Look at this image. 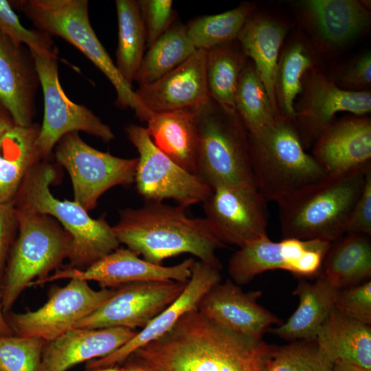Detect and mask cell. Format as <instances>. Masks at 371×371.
I'll use <instances>...</instances> for the list:
<instances>
[{
	"label": "cell",
	"mask_w": 371,
	"mask_h": 371,
	"mask_svg": "<svg viewBox=\"0 0 371 371\" xmlns=\"http://www.w3.org/2000/svg\"><path fill=\"white\" fill-rule=\"evenodd\" d=\"M370 236L346 233L332 243L323 262L324 276L339 290L360 284L371 278Z\"/></svg>",
	"instance_id": "30"
},
{
	"label": "cell",
	"mask_w": 371,
	"mask_h": 371,
	"mask_svg": "<svg viewBox=\"0 0 371 371\" xmlns=\"http://www.w3.org/2000/svg\"><path fill=\"white\" fill-rule=\"evenodd\" d=\"M334 306L353 319L371 325V280L337 291Z\"/></svg>",
	"instance_id": "40"
},
{
	"label": "cell",
	"mask_w": 371,
	"mask_h": 371,
	"mask_svg": "<svg viewBox=\"0 0 371 371\" xmlns=\"http://www.w3.org/2000/svg\"><path fill=\"white\" fill-rule=\"evenodd\" d=\"M56 146L55 158L70 176L74 200L87 211L94 209L98 199L111 188L134 182L137 158L98 150L84 142L78 131L65 134Z\"/></svg>",
	"instance_id": "9"
},
{
	"label": "cell",
	"mask_w": 371,
	"mask_h": 371,
	"mask_svg": "<svg viewBox=\"0 0 371 371\" xmlns=\"http://www.w3.org/2000/svg\"><path fill=\"white\" fill-rule=\"evenodd\" d=\"M137 330L123 327L73 328L46 343L41 371H67L82 362L106 356L133 338Z\"/></svg>",
	"instance_id": "24"
},
{
	"label": "cell",
	"mask_w": 371,
	"mask_h": 371,
	"mask_svg": "<svg viewBox=\"0 0 371 371\" xmlns=\"http://www.w3.org/2000/svg\"><path fill=\"white\" fill-rule=\"evenodd\" d=\"M248 140L256 188L267 201L278 203L326 175L291 120L280 115Z\"/></svg>",
	"instance_id": "6"
},
{
	"label": "cell",
	"mask_w": 371,
	"mask_h": 371,
	"mask_svg": "<svg viewBox=\"0 0 371 371\" xmlns=\"http://www.w3.org/2000/svg\"><path fill=\"white\" fill-rule=\"evenodd\" d=\"M332 371H371L363 368L341 362L333 363Z\"/></svg>",
	"instance_id": "47"
},
{
	"label": "cell",
	"mask_w": 371,
	"mask_h": 371,
	"mask_svg": "<svg viewBox=\"0 0 371 371\" xmlns=\"http://www.w3.org/2000/svg\"><path fill=\"white\" fill-rule=\"evenodd\" d=\"M341 111L366 115L371 111V92L342 89L319 69L309 70L302 80V92L294 104L293 122L305 149L311 148L319 135Z\"/></svg>",
	"instance_id": "15"
},
{
	"label": "cell",
	"mask_w": 371,
	"mask_h": 371,
	"mask_svg": "<svg viewBox=\"0 0 371 371\" xmlns=\"http://www.w3.org/2000/svg\"><path fill=\"white\" fill-rule=\"evenodd\" d=\"M196 50L186 25L174 20L166 32L148 47L135 81L139 87L155 82L185 62Z\"/></svg>",
	"instance_id": "32"
},
{
	"label": "cell",
	"mask_w": 371,
	"mask_h": 371,
	"mask_svg": "<svg viewBox=\"0 0 371 371\" xmlns=\"http://www.w3.org/2000/svg\"><path fill=\"white\" fill-rule=\"evenodd\" d=\"M313 46L302 37H295L280 52L276 67L274 93L280 115L294 120V104L302 92L304 75L315 67Z\"/></svg>",
	"instance_id": "31"
},
{
	"label": "cell",
	"mask_w": 371,
	"mask_h": 371,
	"mask_svg": "<svg viewBox=\"0 0 371 371\" xmlns=\"http://www.w3.org/2000/svg\"><path fill=\"white\" fill-rule=\"evenodd\" d=\"M207 51L196 49L185 62L155 82L135 91L150 113L193 109L210 97L206 80Z\"/></svg>",
	"instance_id": "21"
},
{
	"label": "cell",
	"mask_w": 371,
	"mask_h": 371,
	"mask_svg": "<svg viewBox=\"0 0 371 371\" xmlns=\"http://www.w3.org/2000/svg\"><path fill=\"white\" fill-rule=\"evenodd\" d=\"M312 156L326 175L371 166V120L367 115L334 120L312 146Z\"/></svg>",
	"instance_id": "20"
},
{
	"label": "cell",
	"mask_w": 371,
	"mask_h": 371,
	"mask_svg": "<svg viewBox=\"0 0 371 371\" xmlns=\"http://www.w3.org/2000/svg\"><path fill=\"white\" fill-rule=\"evenodd\" d=\"M191 109L197 137L194 175L212 189L256 187L248 132L236 111L222 106L211 98Z\"/></svg>",
	"instance_id": "5"
},
{
	"label": "cell",
	"mask_w": 371,
	"mask_h": 371,
	"mask_svg": "<svg viewBox=\"0 0 371 371\" xmlns=\"http://www.w3.org/2000/svg\"><path fill=\"white\" fill-rule=\"evenodd\" d=\"M18 235L8 258L1 286L3 314L24 289L47 277L69 259L72 237L52 216L16 208Z\"/></svg>",
	"instance_id": "7"
},
{
	"label": "cell",
	"mask_w": 371,
	"mask_h": 371,
	"mask_svg": "<svg viewBox=\"0 0 371 371\" xmlns=\"http://www.w3.org/2000/svg\"><path fill=\"white\" fill-rule=\"evenodd\" d=\"M44 98V117L36 144L46 159L60 138L72 131H82L104 142L115 138L111 128L91 110L69 99L59 81L58 56L32 52Z\"/></svg>",
	"instance_id": "12"
},
{
	"label": "cell",
	"mask_w": 371,
	"mask_h": 371,
	"mask_svg": "<svg viewBox=\"0 0 371 371\" xmlns=\"http://www.w3.org/2000/svg\"><path fill=\"white\" fill-rule=\"evenodd\" d=\"M0 32L12 41L26 46L34 54L58 56L51 36L38 30L25 28L10 1L6 0H0Z\"/></svg>",
	"instance_id": "39"
},
{
	"label": "cell",
	"mask_w": 371,
	"mask_h": 371,
	"mask_svg": "<svg viewBox=\"0 0 371 371\" xmlns=\"http://www.w3.org/2000/svg\"><path fill=\"white\" fill-rule=\"evenodd\" d=\"M370 168L326 175L278 203L283 237L333 243L344 236Z\"/></svg>",
	"instance_id": "3"
},
{
	"label": "cell",
	"mask_w": 371,
	"mask_h": 371,
	"mask_svg": "<svg viewBox=\"0 0 371 371\" xmlns=\"http://www.w3.org/2000/svg\"><path fill=\"white\" fill-rule=\"evenodd\" d=\"M39 85L31 50L0 32V102L10 112L16 125L29 126L33 124Z\"/></svg>",
	"instance_id": "22"
},
{
	"label": "cell",
	"mask_w": 371,
	"mask_h": 371,
	"mask_svg": "<svg viewBox=\"0 0 371 371\" xmlns=\"http://www.w3.org/2000/svg\"><path fill=\"white\" fill-rule=\"evenodd\" d=\"M15 125V122L10 112L0 102V141Z\"/></svg>",
	"instance_id": "45"
},
{
	"label": "cell",
	"mask_w": 371,
	"mask_h": 371,
	"mask_svg": "<svg viewBox=\"0 0 371 371\" xmlns=\"http://www.w3.org/2000/svg\"><path fill=\"white\" fill-rule=\"evenodd\" d=\"M288 32L286 23L265 14L249 16L237 41L247 58L254 63L276 113L274 81L281 48Z\"/></svg>",
	"instance_id": "25"
},
{
	"label": "cell",
	"mask_w": 371,
	"mask_h": 371,
	"mask_svg": "<svg viewBox=\"0 0 371 371\" xmlns=\"http://www.w3.org/2000/svg\"><path fill=\"white\" fill-rule=\"evenodd\" d=\"M121 371H146V370L139 366L128 362L126 363V366L124 368H121Z\"/></svg>",
	"instance_id": "48"
},
{
	"label": "cell",
	"mask_w": 371,
	"mask_h": 371,
	"mask_svg": "<svg viewBox=\"0 0 371 371\" xmlns=\"http://www.w3.org/2000/svg\"><path fill=\"white\" fill-rule=\"evenodd\" d=\"M12 331L8 324L2 309L1 291L0 289V336L11 335Z\"/></svg>",
	"instance_id": "46"
},
{
	"label": "cell",
	"mask_w": 371,
	"mask_h": 371,
	"mask_svg": "<svg viewBox=\"0 0 371 371\" xmlns=\"http://www.w3.org/2000/svg\"><path fill=\"white\" fill-rule=\"evenodd\" d=\"M346 233L371 235V168L366 173L363 188L347 223Z\"/></svg>",
	"instance_id": "44"
},
{
	"label": "cell",
	"mask_w": 371,
	"mask_h": 371,
	"mask_svg": "<svg viewBox=\"0 0 371 371\" xmlns=\"http://www.w3.org/2000/svg\"><path fill=\"white\" fill-rule=\"evenodd\" d=\"M329 79L346 91H368L371 85L370 52L368 51L339 67Z\"/></svg>",
	"instance_id": "42"
},
{
	"label": "cell",
	"mask_w": 371,
	"mask_h": 371,
	"mask_svg": "<svg viewBox=\"0 0 371 371\" xmlns=\"http://www.w3.org/2000/svg\"><path fill=\"white\" fill-rule=\"evenodd\" d=\"M138 3L148 48L166 32L175 20L173 2L171 0H139Z\"/></svg>",
	"instance_id": "41"
},
{
	"label": "cell",
	"mask_w": 371,
	"mask_h": 371,
	"mask_svg": "<svg viewBox=\"0 0 371 371\" xmlns=\"http://www.w3.org/2000/svg\"><path fill=\"white\" fill-rule=\"evenodd\" d=\"M88 371H121V369L119 368L117 366H115L98 368V369L88 370Z\"/></svg>",
	"instance_id": "49"
},
{
	"label": "cell",
	"mask_w": 371,
	"mask_h": 371,
	"mask_svg": "<svg viewBox=\"0 0 371 371\" xmlns=\"http://www.w3.org/2000/svg\"><path fill=\"white\" fill-rule=\"evenodd\" d=\"M269 346L218 326L196 308L125 361L146 371H267Z\"/></svg>",
	"instance_id": "1"
},
{
	"label": "cell",
	"mask_w": 371,
	"mask_h": 371,
	"mask_svg": "<svg viewBox=\"0 0 371 371\" xmlns=\"http://www.w3.org/2000/svg\"><path fill=\"white\" fill-rule=\"evenodd\" d=\"M56 178L54 166L42 160L27 175L14 205L54 218L72 237L69 267L85 269L119 248L120 243L104 217L93 218L74 200H60L52 194L49 187Z\"/></svg>",
	"instance_id": "4"
},
{
	"label": "cell",
	"mask_w": 371,
	"mask_h": 371,
	"mask_svg": "<svg viewBox=\"0 0 371 371\" xmlns=\"http://www.w3.org/2000/svg\"><path fill=\"white\" fill-rule=\"evenodd\" d=\"M247 59L237 39L207 51L206 80L210 97L222 106L236 110L238 78Z\"/></svg>",
	"instance_id": "34"
},
{
	"label": "cell",
	"mask_w": 371,
	"mask_h": 371,
	"mask_svg": "<svg viewBox=\"0 0 371 371\" xmlns=\"http://www.w3.org/2000/svg\"><path fill=\"white\" fill-rule=\"evenodd\" d=\"M187 283L168 280L121 285L115 289L112 296L74 328H143L181 294Z\"/></svg>",
	"instance_id": "14"
},
{
	"label": "cell",
	"mask_w": 371,
	"mask_h": 371,
	"mask_svg": "<svg viewBox=\"0 0 371 371\" xmlns=\"http://www.w3.org/2000/svg\"><path fill=\"white\" fill-rule=\"evenodd\" d=\"M221 270L199 260H195L191 277L181 294L122 346L106 356L88 361L87 370L118 366L136 350L164 335L185 313L196 309L207 291L221 282Z\"/></svg>",
	"instance_id": "19"
},
{
	"label": "cell",
	"mask_w": 371,
	"mask_h": 371,
	"mask_svg": "<svg viewBox=\"0 0 371 371\" xmlns=\"http://www.w3.org/2000/svg\"><path fill=\"white\" fill-rule=\"evenodd\" d=\"M186 208L145 202L141 207L120 210L113 229L120 244L150 262L161 265L167 258L190 254L222 269L216 251L225 245L214 234L205 218L190 217Z\"/></svg>",
	"instance_id": "2"
},
{
	"label": "cell",
	"mask_w": 371,
	"mask_h": 371,
	"mask_svg": "<svg viewBox=\"0 0 371 371\" xmlns=\"http://www.w3.org/2000/svg\"><path fill=\"white\" fill-rule=\"evenodd\" d=\"M235 109L250 134L260 131L280 115L273 108L255 66L249 58L238 78Z\"/></svg>",
	"instance_id": "35"
},
{
	"label": "cell",
	"mask_w": 371,
	"mask_h": 371,
	"mask_svg": "<svg viewBox=\"0 0 371 371\" xmlns=\"http://www.w3.org/2000/svg\"><path fill=\"white\" fill-rule=\"evenodd\" d=\"M19 5L37 30L65 39L104 74L116 91L118 108H130L140 121L148 120L151 113L141 104L95 33L89 20L88 1L27 0L19 1Z\"/></svg>",
	"instance_id": "8"
},
{
	"label": "cell",
	"mask_w": 371,
	"mask_h": 371,
	"mask_svg": "<svg viewBox=\"0 0 371 371\" xmlns=\"http://www.w3.org/2000/svg\"><path fill=\"white\" fill-rule=\"evenodd\" d=\"M332 243L284 238L273 242L268 236L239 248L231 256L228 273L238 286L249 283L269 270L283 269L300 277H313L321 271Z\"/></svg>",
	"instance_id": "11"
},
{
	"label": "cell",
	"mask_w": 371,
	"mask_h": 371,
	"mask_svg": "<svg viewBox=\"0 0 371 371\" xmlns=\"http://www.w3.org/2000/svg\"><path fill=\"white\" fill-rule=\"evenodd\" d=\"M41 125H15L0 141V203L14 202L30 171L43 159L36 141Z\"/></svg>",
	"instance_id": "28"
},
{
	"label": "cell",
	"mask_w": 371,
	"mask_h": 371,
	"mask_svg": "<svg viewBox=\"0 0 371 371\" xmlns=\"http://www.w3.org/2000/svg\"><path fill=\"white\" fill-rule=\"evenodd\" d=\"M316 341L333 363L341 362L371 370V327L333 306L319 329Z\"/></svg>",
	"instance_id": "26"
},
{
	"label": "cell",
	"mask_w": 371,
	"mask_h": 371,
	"mask_svg": "<svg viewBox=\"0 0 371 371\" xmlns=\"http://www.w3.org/2000/svg\"><path fill=\"white\" fill-rule=\"evenodd\" d=\"M46 343L34 337L0 336V371H41Z\"/></svg>",
	"instance_id": "38"
},
{
	"label": "cell",
	"mask_w": 371,
	"mask_h": 371,
	"mask_svg": "<svg viewBox=\"0 0 371 371\" xmlns=\"http://www.w3.org/2000/svg\"><path fill=\"white\" fill-rule=\"evenodd\" d=\"M146 122L154 144L181 168L194 175L197 137L192 109L152 113Z\"/></svg>",
	"instance_id": "29"
},
{
	"label": "cell",
	"mask_w": 371,
	"mask_h": 371,
	"mask_svg": "<svg viewBox=\"0 0 371 371\" xmlns=\"http://www.w3.org/2000/svg\"><path fill=\"white\" fill-rule=\"evenodd\" d=\"M267 201L255 186L216 187L202 203L209 226L224 245L239 248L267 236Z\"/></svg>",
	"instance_id": "16"
},
{
	"label": "cell",
	"mask_w": 371,
	"mask_h": 371,
	"mask_svg": "<svg viewBox=\"0 0 371 371\" xmlns=\"http://www.w3.org/2000/svg\"><path fill=\"white\" fill-rule=\"evenodd\" d=\"M118 40L116 62L118 71L132 87L144 56L146 34L138 1H115Z\"/></svg>",
	"instance_id": "33"
},
{
	"label": "cell",
	"mask_w": 371,
	"mask_h": 371,
	"mask_svg": "<svg viewBox=\"0 0 371 371\" xmlns=\"http://www.w3.org/2000/svg\"><path fill=\"white\" fill-rule=\"evenodd\" d=\"M254 10L253 4L243 3L223 13L197 17L186 25L188 35L196 49L207 51L232 42Z\"/></svg>",
	"instance_id": "36"
},
{
	"label": "cell",
	"mask_w": 371,
	"mask_h": 371,
	"mask_svg": "<svg viewBox=\"0 0 371 371\" xmlns=\"http://www.w3.org/2000/svg\"><path fill=\"white\" fill-rule=\"evenodd\" d=\"M298 5L302 20L323 48L344 46L370 25V12L363 1L304 0Z\"/></svg>",
	"instance_id": "23"
},
{
	"label": "cell",
	"mask_w": 371,
	"mask_h": 371,
	"mask_svg": "<svg viewBox=\"0 0 371 371\" xmlns=\"http://www.w3.org/2000/svg\"><path fill=\"white\" fill-rule=\"evenodd\" d=\"M339 289L324 275L314 282L300 280L293 295L300 299L298 307L285 322L268 332L287 341L315 340L334 306Z\"/></svg>",
	"instance_id": "27"
},
{
	"label": "cell",
	"mask_w": 371,
	"mask_h": 371,
	"mask_svg": "<svg viewBox=\"0 0 371 371\" xmlns=\"http://www.w3.org/2000/svg\"><path fill=\"white\" fill-rule=\"evenodd\" d=\"M194 258L185 259L173 266L157 265L143 258L128 248H117L88 267L57 269L50 276L36 280L31 285H41L61 279L95 281L102 288L120 286L138 282L177 281L187 282L192 275Z\"/></svg>",
	"instance_id": "17"
},
{
	"label": "cell",
	"mask_w": 371,
	"mask_h": 371,
	"mask_svg": "<svg viewBox=\"0 0 371 371\" xmlns=\"http://www.w3.org/2000/svg\"><path fill=\"white\" fill-rule=\"evenodd\" d=\"M17 232L18 221L14 202L0 203V289Z\"/></svg>",
	"instance_id": "43"
},
{
	"label": "cell",
	"mask_w": 371,
	"mask_h": 371,
	"mask_svg": "<svg viewBox=\"0 0 371 371\" xmlns=\"http://www.w3.org/2000/svg\"><path fill=\"white\" fill-rule=\"evenodd\" d=\"M260 291L244 292L231 279L210 288L197 310L218 326L239 336L260 339L272 324L282 321L260 305Z\"/></svg>",
	"instance_id": "18"
},
{
	"label": "cell",
	"mask_w": 371,
	"mask_h": 371,
	"mask_svg": "<svg viewBox=\"0 0 371 371\" xmlns=\"http://www.w3.org/2000/svg\"><path fill=\"white\" fill-rule=\"evenodd\" d=\"M125 134L139 153L134 182L145 202L172 199L188 207L203 203L212 188L163 153L153 142L146 128L129 124Z\"/></svg>",
	"instance_id": "10"
},
{
	"label": "cell",
	"mask_w": 371,
	"mask_h": 371,
	"mask_svg": "<svg viewBox=\"0 0 371 371\" xmlns=\"http://www.w3.org/2000/svg\"><path fill=\"white\" fill-rule=\"evenodd\" d=\"M333 363L316 340H297L284 346L270 345L267 371H332Z\"/></svg>",
	"instance_id": "37"
},
{
	"label": "cell",
	"mask_w": 371,
	"mask_h": 371,
	"mask_svg": "<svg viewBox=\"0 0 371 371\" xmlns=\"http://www.w3.org/2000/svg\"><path fill=\"white\" fill-rule=\"evenodd\" d=\"M115 293L114 289H92L87 281L70 279L63 287L50 295L37 310L5 314V319L16 335L54 340L87 317Z\"/></svg>",
	"instance_id": "13"
}]
</instances>
